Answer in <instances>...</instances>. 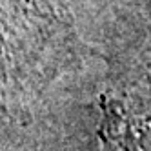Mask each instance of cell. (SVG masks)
Segmentation results:
<instances>
[{
	"label": "cell",
	"mask_w": 151,
	"mask_h": 151,
	"mask_svg": "<svg viewBox=\"0 0 151 151\" xmlns=\"http://www.w3.org/2000/svg\"><path fill=\"white\" fill-rule=\"evenodd\" d=\"M82 53L66 0H0V113L27 122Z\"/></svg>",
	"instance_id": "6da1fadb"
},
{
	"label": "cell",
	"mask_w": 151,
	"mask_h": 151,
	"mask_svg": "<svg viewBox=\"0 0 151 151\" xmlns=\"http://www.w3.org/2000/svg\"><path fill=\"white\" fill-rule=\"evenodd\" d=\"M100 151H106V149H102V147H100Z\"/></svg>",
	"instance_id": "3957f363"
},
{
	"label": "cell",
	"mask_w": 151,
	"mask_h": 151,
	"mask_svg": "<svg viewBox=\"0 0 151 151\" xmlns=\"http://www.w3.org/2000/svg\"><path fill=\"white\" fill-rule=\"evenodd\" d=\"M115 88L135 93H151V26L144 40L140 42V47L122 69Z\"/></svg>",
	"instance_id": "7a4b0ae2"
}]
</instances>
